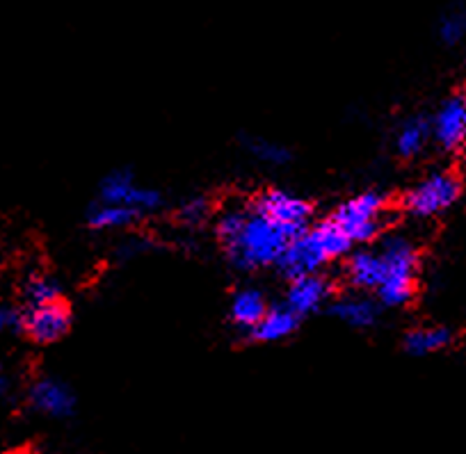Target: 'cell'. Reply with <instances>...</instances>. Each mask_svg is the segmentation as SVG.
I'll use <instances>...</instances> for the list:
<instances>
[{"label":"cell","instance_id":"obj_13","mask_svg":"<svg viewBox=\"0 0 466 454\" xmlns=\"http://www.w3.org/2000/svg\"><path fill=\"white\" fill-rule=\"evenodd\" d=\"M331 316L355 329H369L378 322L380 307L370 297L345 295L331 304Z\"/></svg>","mask_w":466,"mask_h":454},{"label":"cell","instance_id":"obj_1","mask_svg":"<svg viewBox=\"0 0 466 454\" xmlns=\"http://www.w3.org/2000/svg\"><path fill=\"white\" fill-rule=\"evenodd\" d=\"M218 236L236 267L261 269L277 265L295 233L252 204H231L219 213Z\"/></svg>","mask_w":466,"mask_h":454},{"label":"cell","instance_id":"obj_11","mask_svg":"<svg viewBox=\"0 0 466 454\" xmlns=\"http://www.w3.org/2000/svg\"><path fill=\"white\" fill-rule=\"evenodd\" d=\"M30 404L48 418H69L76 411V395L65 381L42 377L30 386Z\"/></svg>","mask_w":466,"mask_h":454},{"label":"cell","instance_id":"obj_2","mask_svg":"<svg viewBox=\"0 0 466 454\" xmlns=\"http://www.w3.org/2000/svg\"><path fill=\"white\" fill-rule=\"evenodd\" d=\"M350 249L352 242L340 231L339 224L334 219H325V222L309 224L304 231H299L286 245L284 254L277 260V267L290 281L295 277L318 272L329 260L350 254Z\"/></svg>","mask_w":466,"mask_h":454},{"label":"cell","instance_id":"obj_24","mask_svg":"<svg viewBox=\"0 0 466 454\" xmlns=\"http://www.w3.org/2000/svg\"><path fill=\"white\" fill-rule=\"evenodd\" d=\"M3 388H5V377H3V372H0V393H3Z\"/></svg>","mask_w":466,"mask_h":454},{"label":"cell","instance_id":"obj_7","mask_svg":"<svg viewBox=\"0 0 466 454\" xmlns=\"http://www.w3.org/2000/svg\"><path fill=\"white\" fill-rule=\"evenodd\" d=\"M252 206L257 210H261V213H266L270 219L279 222L289 231H293L295 236L309 227L313 215L311 204L307 199H302V197L293 195L289 190H279V187H272V190H266L263 195H258L252 201Z\"/></svg>","mask_w":466,"mask_h":454},{"label":"cell","instance_id":"obj_3","mask_svg":"<svg viewBox=\"0 0 466 454\" xmlns=\"http://www.w3.org/2000/svg\"><path fill=\"white\" fill-rule=\"evenodd\" d=\"M380 256L384 260V278L375 295L389 308L407 307L416 295V272H419V247L400 233H391L382 240Z\"/></svg>","mask_w":466,"mask_h":454},{"label":"cell","instance_id":"obj_19","mask_svg":"<svg viewBox=\"0 0 466 454\" xmlns=\"http://www.w3.org/2000/svg\"><path fill=\"white\" fill-rule=\"evenodd\" d=\"M60 299V283L51 277V274H33L25 278L24 283V301L28 308L42 307V304H51V301Z\"/></svg>","mask_w":466,"mask_h":454},{"label":"cell","instance_id":"obj_23","mask_svg":"<svg viewBox=\"0 0 466 454\" xmlns=\"http://www.w3.org/2000/svg\"><path fill=\"white\" fill-rule=\"evenodd\" d=\"M16 327H21V313L15 307L0 304V334L15 331Z\"/></svg>","mask_w":466,"mask_h":454},{"label":"cell","instance_id":"obj_20","mask_svg":"<svg viewBox=\"0 0 466 454\" xmlns=\"http://www.w3.org/2000/svg\"><path fill=\"white\" fill-rule=\"evenodd\" d=\"M245 146H248L249 154L258 160V163L266 165H286L290 160V151L279 142H272V139L266 137H248L245 139Z\"/></svg>","mask_w":466,"mask_h":454},{"label":"cell","instance_id":"obj_15","mask_svg":"<svg viewBox=\"0 0 466 454\" xmlns=\"http://www.w3.org/2000/svg\"><path fill=\"white\" fill-rule=\"evenodd\" d=\"M268 299L261 290L257 288H243L236 295L231 297V304H228V316L243 329H252L268 311Z\"/></svg>","mask_w":466,"mask_h":454},{"label":"cell","instance_id":"obj_4","mask_svg":"<svg viewBox=\"0 0 466 454\" xmlns=\"http://www.w3.org/2000/svg\"><path fill=\"white\" fill-rule=\"evenodd\" d=\"M461 197V178L460 174L451 172V169H437V172L428 174L423 181L410 187L402 199V206L410 215L419 219L437 217L451 210L452 206L460 201Z\"/></svg>","mask_w":466,"mask_h":454},{"label":"cell","instance_id":"obj_16","mask_svg":"<svg viewBox=\"0 0 466 454\" xmlns=\"http://www.w3.org/2000/svg\"><path fill=\"white\" fill-rule=\"evenodd\" d=\"M147 215L142 210L128 208V206L119 204H106V201H98L89 208L87 222L92 228L98 231H112V228H128L136 227L140 219H145Z\"/></svg>","mask_w":466,"mask_h":454},{"label":"cell","instance_id":"obj_22","mask_svg":"<svg viewBox=\"0 0 466 454\" xmlns=\"http://www.w3.org/2000/svg\"><path fill=\"white\" fill-rule=\"evenodd\" d=\"M208 213H210L208 201H206L204 197H192V199H187L186 204L181 206L178 217H181V222L190 224V227H197V224H201L206 217H208Z\"/></svg>","mask_w":466,"mask_h":454},{"label":"cell","instance_id":"obj_18","mask_svg":"<svg viewBox=\"0 0 466 454\" xmlns=\"http://www.w3.org/2000/svg\"><path fill=\"white\" fill-rule=\"evenodd\" d=\"M432 139L430 135V121L420 119V116H411V119L402 121L400 128L396 130V151L402 158H414V156L423 154L428 142Z\"/></svg>","mask_w":466,"mask_h":454},{"label":"cell","instance_id":"obj_5","mask_svg":"<svg viewBox=\"0 0 466 454\" xmlns=\"http://www.w3.org/2000/svg\"><path fill=\"white\" fill-rule=\"evenodd\" d=\"M387 215V197L382 192H364L345 204H340L334 213V222L348 236L352 245L370 242L380 236Z\"/></svg>","mask_w":466,"mask_h":454},{"label":"cell","instance_id":"obj_9","mask_svg":"<svg viewBox=\"0 0 466 454\" xmlns=\"http://www.w3.org/2000/svg\"><path fill=\"white\" fill-rule=\"evenodd\" d=\"M430 135L443 151H460L466 139V98L455 94L448 98L430 124Z\"/></svg>","mask_w":466,"mask_h":454},{"label":"cell","instance_id":"obj_17","mask_svg":"<svg viewBox=\"0 0 466 454\" xmlns=\"http://www.w3.org/2000/svg\"><path fill=\"white\" fill-rule=\"evenodd\" d=\"M455 343L452 331L448 327H416L405 336V349L414 357L441 352Z\"/></svg>","mask_w":466,"mask_h":454},{"label":"cell","instance_id":"obj_6","mask_svg":"<svg viewBox=\"0 0 466 454\" xmlns=\"http://www.w3.org/2000/svg\"><path fill=\"white\" fill-rule=\"evenodd\" d=\"M98 201L128 206V208L142 210L145 215H149L163 206V195L156 187L140 186L131 172H112L101 181Z\"/></svg>","mask_w":466,"mask_h":454},{"label":"cell","instance_id":"obj_21","mask_svg":"<svg viewBox=\"0 0 466 454\" xmlns=\"http://www.w3.org/2000/svg\"><path fill=\"white\" fill-rule=\"evenodd\" d=\"M437 35L443 44H448V46H457L466 35L464 7L457 5V7H451L448 12H443V15L439 16Z\"/></svg>","mask_w":466,"mask_h":454},{"label":"cell","instance_id":"obj_8","mask_svg":"<svg viewBox=\"0 0 466 454\" xmlns=\"http://www.w3.org/2000/svg\"><path fill=\"white\" fill-rule=\"evenodd\" d=\"M21 327H24L28 338L35 340V343H57L69 331L71 311L62 299L42 304V307H33L21 318Z\"/></svg>","mask_w":466,"mask_h":454},{"label":"cell","instance_id":"obj_14","mask_svg":"<svg viewBox=\"0 0 466 454\" xmlns=\"http://www.w3.org/2000/svg\"><path fill=\"white\" fill-rule=\"evenodd\" d=\"M345 274H348V281L360 290H375L384 278L382 256L375 249L355 251L350 256Z\"/></svg>","mask_w":466,"mask_h":454},{"label":"cell","instance_id":"obj_10","mask_svg":"<svg viewBox=\"0 0 466 454\" xmlns=\"http://www.w3.org/2000/svg\"><path fill=\"white\" fill-rule=\"evenodd\" d=\"M331 297V283L318 272L304 274V277L290 278V286L286 290L284 307L298 318L311 316L318 308H322Z\"/></svg>","mask_w":466,"mask_h":454},{"label":"cell","instance_id":"obj_12","mask_svg":"<svg viewBox=\"0 0 466 454\" xmlns=\"http://www.w3.org/2000/svg\"><path fill=\"white\" fill-rule=\"evenodd\" d=\"M299 320L302 318L295 316L289 307H272L268 308L266 316L257 322V325L249 329V336L252 340H258V343H277V340L289 338L290 334H295V329L299 327Z\"/></svg>","mask_w":466,"mask_h":454}]
</instances>
